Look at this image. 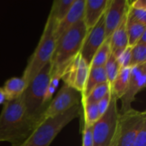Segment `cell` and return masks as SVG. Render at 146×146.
I'll return each instance as SVG.
<instances>
[{"label": "cell", "instance_id": "23", "mask_svg": "<svg viewBox=\"0 0 146 146\" xmlns=\"http://www.w3.org/2000/svg\"><path fill=\"white\" fill-rule=\"evenodd\" d=\"M82 103V112L84 114V126L92 127L101 116L98 104L92 103Z\"/></svg>", "mask_w": 146, "mask_h": 146}, {"label": "cell", "instance_id": "7", "mask_svg": "<svg viewBox=\"0 0 146 146\" xmlns=\"http://www.w3.org/2000/svg\"><path fill=\"white\" fill-rule=\"evenodd\" d=\"M146 121L145 111L134 109L119 115L117 128L111 146H132L137 134Z\"/></svg>", "mask_w": 146, "mask_h": 146}, {"label": "cell", "instance_id": "28", "mask_svg": "<svg viewBox=\"0 0 146 146\" xmlns=\"http://www.w3.org/2000/svg\"><path fill=\"white\" fill-rule=\"evenodd\" d=\"M82 146H93L92 127L84 126L82 130Z\"/></svg>", "mask_w": 146, "mask_h": 146}, {"label": "cell", "instance_id": "11", "mask_svg": "<svg viewBox=\"0 0 146 146\" xmlns=\"http://www.w3.org/2000/svg\"><path fill=\"white\" fill-rule=\"evenodd\" d=\"M105 39L106 38L104 15L99 21L90 31L87 32L80 51V56H81V58L84 59L90 65L93 56L105 41Z\"/></svg>", "mask_w": 146, "mask_h": 146}, {"label": "cell", "instance_id": "20", "mask_svg": "<svg viewBox=\"0 0 146 146\" xmlns=\"http://www.w3.org/2000/svg\"><path fill=\"white\" fill-rule=\"evenodd\" d=\"M74 0H55L50 8L49 16L56 22V26L65 17Z\"/></svg>", "mask_w": 146, "mask_h": 146}, {"label": "cell", "instance_id": "6", "mask_svg": "<svg viewBox=\"0 0 146 146\" xmlns=\"http://www.w3.org/2000/svg\"><path fill=\"white\" fill-rule=\"evenodd\" d=\"M117 102L118 99L111 93L107 110L92 126L93 146L112 145L120 115Z\"/></svg>", "mask_w": 146, "mask_h": 146}, {"label": "cell", "instance_id": "9", "mask_svg": "<svg viewBox=\"0 0 146 146\" xmlns=\"http://www.w3.org/2000/svg\"><path fill=\"white\" fill-rule=\"evenodd\" d=\"M145 84L146 63L132 67L127 89L120 98L121 102V106L119 110L120 114H123L133 109L132 104L135 101L137 94L145 89Z\"/></svg>", "mask_w": 146, "mask_h": 146}, {"label": "cell", "instance_id": "3", "mask_svg": "<svg viewBox=\"0 0 146 146\" xmlns=\"http://www.w3.org/2000/svg\"><path fill=\"white\" fill-rule=\"evenodd\" d=\"M82 113L80 104L71 108L67 112L44 119L38 123L27 138L18 146H50L61 131Z\"/></svg>", "mask_w": 146, "mask_h": 146}, {"label": "cell", "instance_id": "8", "mask_svg": "<svg viewBox=\"0 0 146 146\" xmlns=\"http://www.w3.org/2000/svg\"><path fill=\"white\" fill-rule=\"evenodd\" d=\"M80 103L81 94L71 86L64 84L61 89H59L56 97L48 104L41 116L40 121L44 119L60 115L69 110L71 108L80 104Z\"/></svg>", "mask_w": 146, "mask_h": 146}, {"label": "cell", "instance_id": "10", "mask_svg": "<svg viewBox=\"0 0 146 146\" xmlns=\"http://www.w3.org/2000/svg\"><path fill=\"white\" fill-rule=\"evenodd\" d=\"M89 64L79 55L68 67L62 76L64 84L82 94L89 74Z\"/></svg>", "mask_w": 146, "mask_h": 146}, {"label": "cell", "instance_id": "30", "mask_svg": "<svg viewBox=\"0 0 146 146\" xmlns=\"http://www.w3.org/2000/svg\"><path fill=\"white\" fill-rule=\"evenodd\" d=\"M110 97H111V92H110L108 95H106L104 98H103L100 101L98 102V108L100 115H102L108 109L110 105Z\"/></svg>", "mask_w": 146, "mask_h": 146}, {"label": "cell", "instance_id": "18", "mask_svg": "<svg viewBox=\"0 0 146 146\" xmlns=\"http://www.w3.org/2000/svg\"><path fill=\"white\" fill-rule=\"evenodd\" d=\"M106 82H108V80H107V76H106L104 67L90 68L88 77L85 85V88L81 94V98L88 95L91 92V91L96 86H98V85H101Z\"/></svg>", "mask_w": 146, "mask_h": 146}, {"label": "cell", "instance_id": "26", "mask_svg": "<svg viewBox=\"0 0 146 146\" xmlns=\"http://www.w3.org/2000/svg\"><path fill=\"white\" fill-rule=\"evenodd\" d=\"M104 70H105V74L107 76V80L109 84L110 85L114 80L115 79V77L117 76V74H119L120 70L121 69V67L117 60V58L115 57V56L111 52L105 65H104Z\"/></svg>", "mask_w": 146, "mask_h": 146}, {"label": "cell", "instance_id": "22", "mask_svg": "<svg viewBox=\"0 0 146 146\" xmlns=\"http://www.w3.org/2000/svg\"><path fill=\"white\" fill-rule=\"evenodd\" d=\"M110 53H111V50H110V40L108 38V39H105V41L103 43V44L100 46V48L97 50V52L93 56L91 61V63L89 65L90 68L104 67Z\"/></svg>", "mask_w": 146, "mask_h": 146}, {"label": "cell", "instance_id": "16", "mask_svg": "<svg viewBox=\"0 0 146 146\" xmlns=\"http://www.w3.org/2000/svg\"><path fill=\"white\" fill-rule=\"evenodd\" d=\"M27 82L21 77H12L8 79L3 88L6 97V101L20 98L27 88Z\"/></svg>", "mask_w": 146, "mask_h": 146}, {"label": "cell", "instance_id": "14", "mask_svg": "<svg viewBox=\"0 0 146 146\" xmlns=\"http://www.w3.org/2000/svg\"><path fill=\"white\" fill-rule=\"evenodd\" d=\"M110 0H86L83 22L87 32L90 31L103 17Z\"/></svg>", "mask_w": 146, "mask_h": 146}, {"label": "cell", "instance_id": "2", "mask_svg": "<svg viewBox=\"0 0 146 146\" xmlns=\"http://www.w3.org/2000/svg\"><path fill=\"white\" fill-rule=\"evenodd\" d=\"M86 33V27L83 21H80L57 38L50 62L51 80L62 79L68 67L80 55Z\"/></svg>", "mask_w": 146, "mask_h": 146}, {"label": "cell", "instance_id": "21", "mask_svg": "<svg viewBox=\"0 0 146 146\" xmlns=\"http://www.w3.org/2000/svg\"><path fill=\"white\" fill-rule=\"evenodd\" d=\"M146 32V25L136 21H129L127 17V33L128 38V47H133L138 44L141 36Z\"/></svg>", "mask_w": 146, "mask_h": 146}, {"label": "cell", "instance_id": "17", "mask_svg": "<svg viewBox=\"0 0 146 146\" xmlns=\"http://www.w3.org/2000/svg\"><path fill=\"white\" fill-rule=\"evenodd\" d=\"M130 67L121 68L114 81L110 84V92L118 100L124 95L127 89L130 78Z\"/></svg>", "mask_w": 146, "mask_h": 146}, {"label": "cell", "instance_id": "4", "mask_svg": "<svg viewBox=\"0 0 146 146\" xmlns=\"http://www.w3.org/2000/svg\"><path fill=\"white\" fill-rule=\"evenodd\" d=\"M51 80L50 63L44 66L39 73L27 84L21 95L27 114L36 126L48 105L45 101L46 92Z\"/></svg>", "mask_w": 146, "mask_h": 146}, {"label": "cell", "instance_id": "29", "mask_svg": "<svg viewBox=\"0 0 146 146\" xmlns=\"http://www.w3.org/2000/svg\"><path fill=\"white\" fill-rule=\"evenodd\" d=\"M130 56H131V47H127L116 58L121 68L129 67L130 63Z\"/></svg>", "mask_w": 146, "mask_h": 146}, {"label": "cell", "instance_id": "13", "mask_svg": "<svg viewBox=\"0 0 146 146\" xmlns=\"http://www.w3.org/2000/svg\"><path fill=\"white\" fill-rule=\"evenodd\" d=\"M86 0H74L72 6L70 7L68 12L65 17L58 23L56 27L55 35L56 38L62 36L65 32L70 29L73 26L83 20L84 16V9H85Z\"/></svg>", "mask_w": 146, "mask_h": 146}, {"label": "cell", "instance_id": "12", "mask_svg": "<svg viewBox=\"0 0 146 146\" xmlns=\"http://www.w3.org/2000/svg\"><path fill=\"white\" fill-rule=\"evenodd\" d=\"M128 7L127 0H110L104 13V30L106 39L110 38L123 21Z\"/></svg>", "mask_w": 146, "mask_h": 146}, {"label": "cell", "instance_id": "25", "mask_svg": "<svg viewBox=\"0 0 146 146\" xmlns=\"http://www.w3.org/2000/svg\"><path fill=\"white\" fill-rule=\"evenodd\" d=\"M146 63V44H136L131 47V56L129 67H134Z\"/></svg>", "mask_w": 146, "mask_h": 146}, {"label": "cell", "instance_id": "27", "mask_svg": "<svg viewBox=\"0 0 146 146\" xmlns=\"http://www.w3.org/2000/svg\"><path fill=\"white\" fill-rule=\"evenodd\" d=\"M132 146H146V121L142 124Z\"/></svg>", "mask_w": 146, "mask_h": 146}, {"label": "cell", "instance_id": "31", "mask_svg": "<svg viewBox=\"0 0 146 146\" xmlns=\"http://www.w3.org/2000/svg\"><path fill=\"white\" fill-rule=\"evenodd\" d=\"M6 101V97L5 94L3 91V88L0 87V104H3V103Z\"/></svg>", "mask_w": 146, "mask_h": 146}, {"label": "cell", "instance_id": "15", "mask_svg": "<svg viewBox=\"0 0 146 146\" xmlns=\"http://www.w3.org/2000/svg\"><path fill=\"white\" fill-rule=\"evenodd\" d=\"M109 40L110 50L115 56V57H117L127 47H128V38L127 33V13L123 21L113 33Z\"/></svg>", "mask_w": 146, "mask_h": 146}, {"label": "cell", "instance_id": "19", "mask_svg": "<svg viewBox=\"0 0 146 146\" xmlns=\"http://www.w3.org/2000/svg\"><path fill=\"white\" fill-rule=\"evenodd\" d=\"M127 20L146 25V2L145 0L128 1Z\"/></svg>", "mask_w": 146, "mask_h": 146}, {"label": "cell", "instance_id": "24", "mask_svg": "<svg viewBox=\"0 0 146 146\" xmlns=\"http://www.w3.org/2000/svg\"><path fill=\"white\" fill-rule=\"evenodd\" d=\"M110 92V85L108 82H106L98 85V86L93 88L88 95L81 98V102L98 104V101H100Z\"/></svg>", "mask_w": 146, "mask_h": 146}, {"label": "cell", "instance_id": "1", "mask_svg": "<svg viewBox=\"0 0 146 146\" xmlns=\"http://www.w3.org/2000/svg\"><path fill=\"white\" fill-rule=\"evenodd\" d=\"M35 127L28 117L22 97L3 103L0 113V142L20 145Z\"/></svg>", "mask_w": 146, "mask_h": 146}, {"label": "cell", "instance_id": "5", "mask_svg": "<svg viewBox=\"0 0 146 146\" xmlns=\"http://www.w3.org/2000/svg\"><path fill=\"white\" fill-rule=\"evenodd\" d=\"M56 27V22L48 15L37 47L30 56L21 76L27 84H28L44 66L50 62L56 42L55 35Z\"/></svg>", "mask_w": 146, "mask_h": 146}]
</instances>
